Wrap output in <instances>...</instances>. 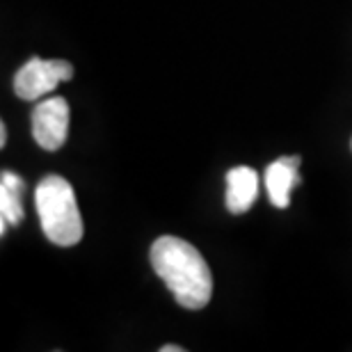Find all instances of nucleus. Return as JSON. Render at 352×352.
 Wrapping results in <instances>:
<instances>
[{"label":"nucleus","mask_w":352,"mask_h":352,"mask_svg":"<svg viewBox=\"0 0 352 352\" xmlns=\"http://www.w3.org/2000/svg\"><path fill=\"white\" fill-rule=\"evenodd\" d=\"M74 78V67L67 60H41L32 58L14 76V91L23 101H39L46 94Z\"/></svg>","instance_id":"7ed1b4c3"},{"label":"nucleus","mask_w":352,"mask_h":352,"mask_svg":"<svg viewBox=\"0 0 352 352\" xmlns=\"http://www.w3.org/2000/svg\"><path fill=\"white\" fill-rule=\"evenodd\" d=\"M23 181L21 176L12 172H3V181H0V215H3V224H0V234L7 231V224L16 227L23 220Z\"/></svg>","instance_id":"0eeeda50"},{"label":"nucleus","mask_w":352,"mask_h":352,"mask_svg":"<svg viewBox=\"0 0 352 352\" xmlns=\"http://www.w3.org/2000/svg\"><path fill=\"white\" fill-rule=\"evenodd\" d=\"M32 135L41 149L58 151L69 135V103L65 98H44L32 110Z\"/></svg>","instance_id":"20e7f679"},{"label":"nucleus","mask_w":352,"mask_h":352,"mask_svg":"<svg viewBox=\"0 0 352 352\" xmlns=\"http://www.w3.org/2000/svg\"><path fill=\"white\" fill-rule=\"evenodd\" d=\"M5 142H7V126L0 124V146H5Z\"/></svg>","instance_id":"6e6552de"},{"label":"nucleus","mask_w":352,"mask_h":352,"mask_svg":"<svg viewBox=\"0 0 352 352\" xmlns=\"http://www.w3.org/2000/svg\"><path fill=\"white\" fill-rule=\"evenodd\" d=\"M183 348H179V346H163L160 348V352H181Z\"/></svg>","instance_id":"1a4fd4ad"},{"label":"nucleus","mask_w":352,"mask_h":352,"mask_svg":"<svg viewBox=\"0 0 352 352\" xmlns=\"http://www.w3.org/2000/svg\"><path fill=\"white\" fill-rule=\"evenodd\" d=\"M300 160L298 156L279 158L267 165L265 170V188L267 197L277 208H288L291 204V190L300 186Z\"/></svg>","instance_id":"39448f33"},{"label":"nucleus","mask_w":352,"mask_h":352,"mask_svg":"<svg viewBox=\"0 0 352 352\" xmlns=\"http://www.w3.org/2000/svg\"><path fill=\"white\" fill-rule=\"evenodd\" d=\"M151 265L183 309H204L213 295V274L199 250L176 236H160L151 245Z\"/></svg>","instance_id":"f257e3e1"},{"label":"nucleus","mask_w":352,"mask_h":352,"mask_svg":"<svg viewBox=\"0 0 352 352\" xmlns=\"http://www.w3.org/2000/svg\"><path fill=\"white\" fill-rule=\"evenodd\" d=\"M34 204L46 238L60 248H72L82 238V215L72 183L62 176H46L34 190Z\"/></svg>","instance_id":"f03ea898"},{"label":"nucleus","mask_w":352,"mask_h":352,"mask_svg":"<svg viewBox=\"0 0 352 352\" xmlns=\"http://www.w3.org/2000/svg\"><path fill=\"white\" fill-rule=\"evenodd\" d=\"M258 195V174L252 167H234L227 174V208L229 213L243 215L252 208Z\"/></svg>","instance_id":"423d86ee"}]
</instances>
